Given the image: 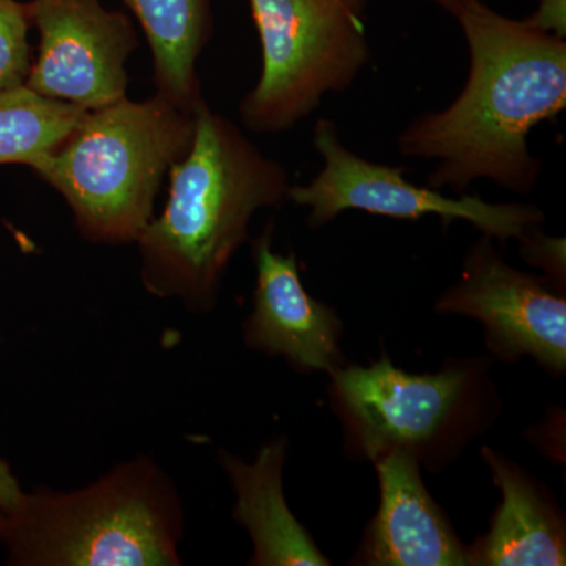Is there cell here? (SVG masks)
Masks as SVG:
<instances>
[{
    "mask_svg": "<svg viewBox=\"0 0 566 566\" xmlns=\"http://www.w3.org/2000/svg\"><path fill=\"white\" fill-rule=\"evenodd\" d=\"M469 50L463 91L444 111L424 112L398 136L406 158L436 161L428 188L463 193L486 178L517 193L538 182L542 161L528 133L566 107V41L480 0L457 14Z\"/></svg>",
    "mask_w": 566,
    "mask_h": 566,
    "instance_id": "cell-1",
    "label": "cell"
},
{
    "mask_svg": "<svg viewBox=\"0 0 566 566\" xmlns=\"http://www.w3.org/2000/svg\"><path fill=\"white\" fill-rule=\"evenodd\" d=\"M169 180L166 207L137 240L142 285L151 296L208 312L253 216L289 202L292 181L281 163L207 102L196 111L191 150Z\"/></svg>",
    "mask_w": 566,
    "mask_h": 566,
    "instance_id": "cell-2",
    "label": "cell"
},
{
    "mask_svg": "<svg viewBox=\"0 0 566 566\" xmlns=\"http://www.w3.org/2000/svg\"><path fill=\"white\" fill-rule=\"evenodd\" d=\"M182 526L177 486L139 457L70 493L22 491L0 546L14 566H178Z\"/></svg>",
    "mask_w": 566,
    "mask_h": 566,
    "instance_id": "cell-3",
    "label": "cell"
},
{
    "mask_svg": "<svg viewBox=\"0 0 566 566\" xmlns=\"http://www.w3.org/2000/svg\"><path fill=\"white\" fill-rule=\"evenodd\" d=\"M193 134L196 114L158 93L142 102L126 96L85 112L33 172L61 193L88 243H137L164 178L191 150Z\"/></svg>",
    "mask_w": 566,
    "mask_h": 566,
    "instance_id": "cell-4",
    "label": "cell"
},
{
    "mask_svg": "<svg viewBox=\"0 0 566 566\" xmlns=\"http://www.w3.org/2000/svg\"><path fill=\"white\" fill-rule=\"evenodd\" d=\"M367 0H249L262 44V74L240 104L249 132H289L327 93L352 87L371 52Z\"/></svg>",
    "mask_w": 566,
    "mask_h": 566,
    "instance_id": "cell-5",
    "label": "cell"
},
{
    "mask_svg": "<svg viewBox=\"0 0 566 566\" xmlns=\"http://www.w3.org/2000/svg\"><path fill=\"white\" fill-rule=\"evenodd\" d=\"M314 147L323 169L308 185H292L290 200L308 208L312 229L326 226L344 211L419 221L436 216L447 227L453 221L474 226L493 240H520L531 227L545 222V212L531 203H491L479 196H447L439 189L417 186L405 178L403 166L367 161L342 142L337 125L319 118L314 128Z\"/></svg>",
    "mask_w": 566,
    "mask_h": 566,
    "instance_id": "cell-6",
    "label": "cell"
},
{
    "mask_svg": "<svg viewBox=\"0 0 566 566\" xmlns=\"http://www.w3.org/2000/svg\"><path fill=\"white\" fill-rule=\"evenodd\" d=\"M476 374L464 360L439 374H406L382 356L370 367L344 365L329 375L335 412L359 458L375 463L389 450L406 449L422 464L447 434H457Z\"/></svg>",
    "mask_w": 566,
    "mask_h": 566,
    "instance_id": "cell-7",
    "label": "cell"
},
{
    "mask_svg": "<svg viewBox=\"0 0 566 566\" xmlns=\"http://www.w3.org/2000/svg\"><path fill=\"white\" fill-rule=\"evenodd\" d=\"M434 311L476 319L499 360L527 356L549 374H565V297L549 289V279L505 263L486 234L471 245L460 279L441 294Z\"/></svg>",
    "mask_w": 566,
    "mask_h": 566,
    "instance_id": "cell-8",
    "label": "cell"
},
{
    "mask_svg": "<svg viewBox=\"0 0 566 566\" xmlns=\"http://www.w3.org/2000/svg\"><path fill=\"white\" fill-rule=\"evenodd\" d=\"M28 9L39 51L25 87L84 111L128 96L126 63L139 48L128 14L102 0H31Z\"/></svg>",
    "mask_w": 566,
    "mask_h": 566,
    "instance_id": "cell-9",
    "label": "cell"
},
{
    "mask_svg": "<svg viewBox=\"0 0 566 566\" xmlns=\"http://www.w3.org/2000/svg\"><path fill=\"white\" fill-rule=\"evenodd\" d=\"M273 237L274 222H268L252 243L256 283L244 323L245 345L282 356L297 371L333 374L344 367V324L333 307L305 292L296 255L274 252Z\"/></svg>",
    "mask_w": 566,
    "mask_h": 566,
    "instance_id": "cell-10",
    "label": "cell"
},
{
    "mask_svg": "<svg viewBox=\"0 0 566 566\" xmlns=\"http://www.w3.org/2000/svg\"><path fill=\"white\" fill-rule=\"evenodd\" d=\"M375 464L381 502L360 547L359 564L469 565V547L460 542L444 510L424 488L416 453L389 450Z\"/></svg>",
    "mask_w": 566,
    "mask_h": 566,
    "instance_id": "cell-11",
    "label": "cell"
},
{
    "mask_svg": "<svg viewBox=\"0 0 566 566\" xmlns=\"http://www.w3.org/2000/svg\"><path fill=\"white\" fill-rule=\"evenodd\" d=\"M482 457L502 502L490 532L469 547V565H565L566 532L558 510L520 465L490 447L482 449Z\"/></svg>",
    "mask_w": 566,
    "mask_h": 566,
    "instance_id": "cell-12",
    "label": "cell"
},
{
    "mask_svg": "<svg viewBox=\"0 0 566 566\" xmlns=\"http://www.w3.org/2000/svg\"><path fill=\"white\" fill-rule=\"evenodd\" d=\"M286 439L260 449L253 463L222 452L221 463L232 480L233 516L251 535L256 566H327L331 562L289 509L283 494Z\"/></svg>",
    "mask_w": 566,
    "mask_h": 566,
    "instance_id": "cell-13",
    "label": "cell"
},
{
    "mask_svg": "<svg viewBox=\"0 0 566 566\" xmlns=\"http://www.w3.org/2000/svg\"><path fill=\"white\" fill-rule=\"evenodd\" d=\"M151 51L156 93L196 114L205 102L197 62L212 35L211 0H123Z\"/></svg>",
    "mask_w": 566,
    "mask_h": 566,
    "instance_id": "cell-14",
    "label": "cell"
},
{
    "mask_svg": "<svg viewBox=\"0 0 566 566\" xmlns=\"http://www.w3.org/2000/svg\"><path fill=\"white\" fill-rule=\"evenodd\" d=\"M74 104L46 98L29 87L0 93V166L35 169L57 150L85 115Z\"/></svg>",
    "mask_w": 566,
    "mask_h": 566,
    "instance_id": "cell-15",
    "label": "cell"
},
{
    "mask_svg": "<svg viewBox=\"0 0 566 566\" xmlns=\"http://www.w3.org/2000/svg\"><path fill=\"white\" fill-rule=\"evenodd\" d=\"M31 28L28 2L0 0V93L24 87L29 80L33 62Z\"/></svg>",
    "mask_w": 566,
    "mask_h": 566,
    "instance_id": "cell-16",
    "label": "cell"
},
{
    "mask_svg": "<svg viewBox=\"0 0 566 566\" xmlns=\"http://www.w3.org/2000/svg\"><path fill=\"white\" fill-rule=\"evenodd\" d=\"M521 256L528 264L542 268L554 281L565 283L566 259L564 238H551L543 234L538 226L531 227L520 238Z\"/></svg>",
    "mask_w": 566,
    "mask_h": 566,
    "instance_id": "cell-17",
    "label": "cell"
},
{
    "mask_svg": "<svg viewBox=\"0 0 566 566\" xmlns=\"http://www.w3.org/2000/svg\"><path fill=\"white\" fill-rule=\"evenodd\" d=\"M526 21L539 31L565 39L566 0H539L538 9Z\"/></svg>",
    "mask_w": 566,
    "mask_h": 566,
    "instance_id": "cell-18",
    "label": "cell"
},
{
    "mask_svg": "<svg viewBox=\"0 0 566 566\" xmlns=\"http://www.w3.org/2000/svg\"><path fill=\"white\" fill-rule=\"evenodd\" d=\"M21 494L20 482L11 472L10 465L0 458V506L7 512L17 504Z\"/></svg>",
    "mask_w": 566,
    "mask_h": 566,
    "instance_id": "cell-19",
    "label": "cell"
},
{
    "mask_svg": "<svg viewBox=\"0 0 566 566\" xmlns=\"http://www.w3.org/2000/svg\"><path fill=\"white\" fill-rule=\"evenodd\" d=\"M428 2H433L436 6L441 7L442 10L449 11L452 17H457L472 0H428Z\"/></svg>",
    "mask_w": 566,
    "mask_h": 566,
    "instance_id": "cell-20",
    "label": "cell"
},
{
    "mask_svg": "<svg viewBox=\"0 0 566 566\" xmlns=\"http://www.w3.org/2000/svg\"><path fill=\"white\" fill-rule=\"evenodd\" d=\"M3 516H6V510L0 506V536H2Z\"/></svg>",
    "mask_w": 566,
    "mask_h": 566,
    "instance_id": "cell-21",
    "label": "cell"
},
{
    "mask_svg": "<svg viewBox=\"0 0 566 566\" xmlns=\"http://www.w3.org/2000/svg\"><path fill=\"white\" fill-rule=\"evenodd\" d=\"M538 2H539V0H538Z\"/></svg>",
    "mask_w": 566,
    "mask_h": 566,
    "instance_id": "cell-22",
    "label": "cell"
}]
</instances>
